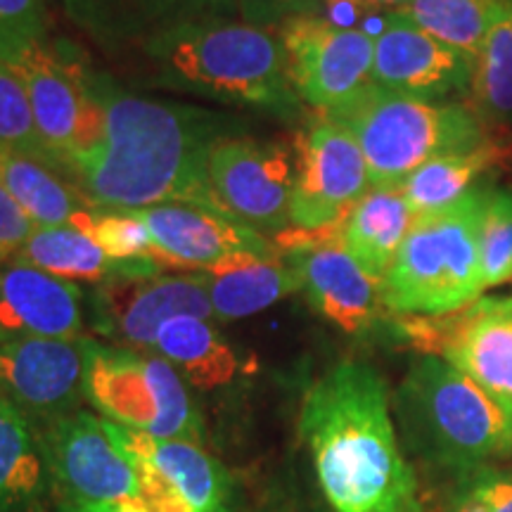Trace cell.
I'll list each match as a JSON object with an SVG mask.
<instances>
[{
  "label": "cell",
  "mask_w": 512,
  "mask_h": 512,
  "mask_svg": "<svg viewBox=\"0 0 512 512\" xmlns=\"http://www.w3.org/2000/svg\"><path fill=\"white\" fill-rule=\"evenodd\" d=\"M86 354V399L107 420L152 437L200 441V413L166 358L95 339H88Z\"/></svg>",
  "instance_id": "cell-7"
},
{
  "label": "cell",
  "mask_w": 512,
  "mask_h": 512,
  "mask_svg": "<svg viewBox=\"0 0 512 512\" xmlns=\"http://www.w3.org/2000/svg\"><path fill=\"white\" fill-rule=\"evenodd\" d=\"M297 166L283 145L242 133L221 138L209 157V185L219 207L261 235L292 228Z\"/></svg>",
  "instance_id": "cell-11"
},
{
  "label": "cell",
  "mask_w": 512,
  "mask_h": 512,
  "mask_svg": "<svg viewBox=\"0 0 512 512\" xmlns=\"http://www.w3.org/2000/svg\"><path fill=\"white\" fill-rule=\"evenodd\" d=\"M131 211L150 230L155 259L166 264L200 266L207 271L238 254H278L266 235L202 204L169 202Z\"/></svg>",
  "instance_id": "cell-16"
},
{
  "label": "cell",
  "mask_w": 512,
  "mask_h": 512,
  "mask_svg": "<svg viewBox=\"0 0 512 512\" xmlns=\"http://www.w3.org/2000/svg\"><path fill=\"white\" fill-rule=\"evenodd\" d=\"M91 91L100 105V131L72 157L67 178L93 209L190 202L223 211L209 185V157L221 138L240 133L238 119L140 98L107 81L91 83Z\"/></svg>",
  "instance_id": "cell-1"
},
{
  "label": "cell",
  "mask_w": 512,
  "mask_h": 512,
  "mask_svg": "<svg viewBox=\"0 0 512 512\" xmlns=\"http://www.w3.org/2000/svg\"><path fill=\"white\" fill-rule=\"evenodd\" d=\"M22 76L43 150L60 174L74 155L88 95V76L64 62L46 43H36L10 62Z\"/></svg>",
  "instance_id": "cell-19"
},
{
  "label": "cell",
  "mask_w": 512,
  "mask_h": 512,
  "mask_svg": "<svg viewBox=\"0 0 512 512\" xmlns=\"http://www.w3.org/2000/svg\"><path fill=\"white\" fill-rule=\"evenodd\" d=\"M413 221L401 188H370L344 223L342 245L363 271L384 280Z\"/></svg>",
  "instance_id": "cell-23"
},
{
  "label": "cell",
  "mask_w": 512,
  "mask_h": 512,
  "mask_svg": "<svg viewBox=\"0 0 512 512\" xmlns=\"http://www.w3.org/2000/svg\"><path fill=\"white\" fill-rule=\"evenodd\" d=\"M93 302L102 332L138 351H155L157 332L169 318H214L204 273L112 278Z\"/></svg>",
  "instance_id": "cell-15"
},
{
  "label": "cell",
  "mask_w": 512,
  "mask_h": 512,
  "mask_svg": "<svg viewBox=\"0 0 512 512\" xmlns=\"http://www.w3.org/2000/svg\"><path fill=\"white\" fill-rule=\"evenodd\" d=\"M207 3H216V5H230V3H238V0H207Z\"/></svg>",
  "instance_id": "cell-40"
},
{
  "label": "cell",
  "mask_w": 512,
  "mask_h": 512,
  "mask_svg": "<svg viewBox=\"0 0 512 512\" xmlns=\"http://www.w3.org/2000/svg\"><path fill=\"white\" fill-rule=\"evenodd\" d=\"M299 434L332 512H418L387 384L368 363L344 361L311 384Z\"/></svg>",
  "instance_id": "cell-2"
},
{
  "label": "cell",
  "mask_w": 512,
  "mask_h": 512,
  "mask_svg": "<svg viewBox=\"0 0 512 512\" xmlns=\"http://www.w3.org/2000/svg\"><path fill=\"white\" fill-rule=\"evenodd\" d=\"M155 354L200 389L226 387L240 373V358L219 335V330L200 316H174L159 328Z\"/></svg>",
  "instance_id": "cell-25"
},
{
  "label": "cell",
  "mask_w": 512,
  "mask_h": 512,
  "mask_svg": "<svg viewBox=\"0 0 512 512\" xmlns=\"http://www.w3.org/2000/svg\"><path fill=\"white\" fill-rule=\"evenodd\" d=\"M41 446L64 501L140 508V470L114 432V422L76 411L43 427Z\"/></svg>",
  "instance_id": "cell-8"
},
{
  "label": "cell",
  "mask_w": 512,
  "mask_h": 512,
  "mask_svg": "<svg viewBox=\"0 0 512 512\" xmlns=\"http://www.w3.org/2000/svg\"><path fill=\"white\" fill-rule=\"evenodd\" d=\"M491 157L482 150L463 155H441L425 162L403 181L399 188L415 216L446 209L465 197L482 183L486 171H491Z\"/></svg>",
  "instance_id": "cell-28"
},
{
  "label": "cell",
  "mask_w": 512,
  "mask_h": 512,
  "mask_svg": "<svg viewBox=\"0 0 512 512\" xmlns=\"http://www.w3.org/2000/svg\"><path fill=\"white\" fill-rule=\"evenodd\" d=\"M31 233H34V223L29 221L8 188L0 183V261L17 254Z\"/></svg>",
  "instance_id": "cell-36"
},
{
  "label": "cell",
  "mask_w": 512,
  "mask_h": 512,
  "mask_svg": "<svg viewBox=\"0 0 512 512\" xmlns=\"http://www.w3.org/2000/svg\"><path fill=\"white\" fill-rule=\"evenodd\" d=\"M150 55L166 86L204 98L292 114L299 95L280 36L249 22L202 19L164 29Z\"/></svg>",
  "instance_id": "cell-3"
},
{
  "label": "cell",
  "mask_w": 512,
  "mask_h": 512,
  "mask_svg": "<svg viewBox=\"0 0 512 512\" xmlns=\"http://www.w3.org/2000/svg\"><path fill=\"white\" fill-rule=\"evenodd\" d=\"M399 332L512 406V297L477 299L446 316H399Z\"/></svg>",
  "instance_id": "cell-9"
},
{
  "label": "cell",
  "mask_w": 512,
  "mask_h": 512,
  "mask_svg": "<svg viewBox=\"0 0 512 512\" xmlns=\"http://www.w3.org/2000/svg\"><path fill=\"white\" fill-rule=\"evenodd\" d=\"M470 93L475 112L489 126L512 121V0H498L494 17L472 62Z\"/></svg>",
  "instance_id": "cell-27"
},
{
  "label": "cell",
  "mask_w": 512,
  "mask_h": 512,
  "mask_svg": "<svg viewBox=\"0 0 512 512\" xmlns=\"http://www.w3.org/2000/svg\"><path fill=\"white\" fill-rule=\"evenodd\" d=\"M368 190V164L354 133L342 121L320 112L299 138L292 226L302 230L342 228Z\"/></svg>",
  "instance_id": "cell-12"
},
{
  "label": "cell",
  "mask_w": 512,
  "mask_h": 512,
  "mask_svg": "<svg viewBox=\"0 0 512 512\" xmlns=\"http://www.w3.org/2000/svg\"><path fill=\"white\" fill-rule=\"evenodd\" d=\"M50 479L34 422L0 394V512H34Z\"/></svg>",
  "instance_id": "cell-24"
},
{
  "label": "cell",
  "mask_w": 512,
  "mask_h": 512,
  "mask_svg": "<svg viewBox=\"0 0 512 512\" xmlns=\"http://www.w3.org/2000/svg\"><path fill=\"white\" fill-rule=\"evenodd\" d=\"M202 273L214 318L219 320L249 318L302 290L299 273L283 254H238Z\"/></svg>",
  "instance_id": "cell-21"
},
{
  "label": "cell",
  "mask_w": 512,
  "mask_h": 512,
  "mask_svg": "<svg viewBox=\"0 0 512 512\" xmlns=\"http://www.w3.org/2000/svg\"><path fill=\"white\" fill-rule=\"evenodd\" d=\"M81 332L79 287L19 259L0 261V342L17 337L76 339Z\"/></svg>",
  "instance_id": "cell-20"
},
{
  "label": "cell",
  "mask_w": 512,
  "mask_h": 512,
  "mask_svg": "<svg viewBox=\"0 0 512 512\" xmlns=\"http://www.w3.org/2000/svg\"><path fill=\"white\" fill-rule=\"evenodd\" d=\"M24 264L41 268L62 280H112L155 275V261H117L79 228H34L15 254Z\"/></svg>",
  "instance_id": "cell-22"
},
{
  "label": "cell",
  "mask_w": 512,
  "mask_h": 512,
  "mask_svg": "<svg viewBox=\"0 0 512 512\" xmlns=\"http://www.w3.org/2000/svg\"><path fill=\"white\" fill-rule=\"evenodd\" d=\"M482 285L498 287L512 280V190L491 188L479 223Z\"/></svg>",
  "instance_id": "cell-32"
},
{
  "label": "cell",
  "mask_w": 512,
  "mask_h": 512,
  "mask_svg": "<svg viewBox=\"0 0 512 512\" xmlns=\"http://www.w3.org/2000/svg\"><path fill=\"white\" fill-rule=\"evenodd\" d=\"M408 444L420 458L465 472L512 458V406L441 356H420L396 392Z\"/></svg>",
  "instance_id": "cell-4"
},
{
  "label": "cell",
  "mask_w": 512,
  "mask_h": 512,
  "mask_svg": "<svg viewBox=\"0 0 512 512\" xmlns=\"http://www.w3.org/2000/svg\"><path fill=\"white\" fill-rule=\"evenodd\" d=\"M290 79L299 98L330 114L373 86L375 36L325 17H294L280 27Z\"/></svg>",
  "instance_id": "cell-10"
},
{
  "label": "cell",
  "mask_w": 512,
  "mask_h": 512,
  "mask_svg": "<svg viewBox=\"0 0 512 512\" xmlns=\"http://www.w3.org/2000/svg\"><path fill=\"white\" fill-rule=\"evenodd\" d=\"M496 3L498 0H411L396 12L475 62Z\"/></svg>",
  "instance_id": "cell-29"
},
{
  "label": "cell",
  "mask_w": 512,
  "mask_h": 512,
  "mask_svg": "<svg viewBox=\"0 0 512 512\" xmlns=\"http://www.w3.org/2000/svg\"><path fill=\"white\" fill-rule=\"evenodd\" d=\"M46 5L43 0H0V57L15 62L24 50L43 43Z\"/></svg>",
  "instance_id": "cell-34"
},
{
  "label": "cell",
  "mask_w": 512,
  "mask_h": 512,
  "mask_svg": "<svg viewBox=\"0 0 512 512\" xmlns=\"http://www.w3.org/2000/svg\"><path fill=\"white\" fill-rule=\"evenodd\" d=\"M114 432L140 470L138 512H230L226 470L197 441L152 437L117 422Z\"/></svg>",
  "instance_id": "cell-13"
},
{
  "label": "cell",
  "mask_w": 512,
  "mask_h": 512,
  "mask_svg": "<svg viewBox=\"0 0 512 512\" xmlns=\"http://www.w3.org/2000/svg\"><path fill=\"white\" fill-rule=\"evenodd\" d=\"M0 150L19 152V155L50 164L41 138H38L34 112H31L22 76L3 57H0Z\"/></svg>",
  "instance_id": "cell-31"
},
{
  "label": "cell",
  "mask_w": 512,
  "mask_h": 512,
  "mask_svg": "<svg viewBox=\"0 0 512 512\" xmlns=\"http://www.w3.org/2000/svg\"><path fill=\"white\" fill-rule=\"evenodd\" d=\"M242 17L254 27H283L294 17L318 15L323 0H238Z\"/></svg>",
  "instance_id": "cell-35"
},
{
  "label": "cell",
  "mask_w": 512,
  "mask_h": 512,
  "mask_svg": "<svg viewBox=\"0 0 512 512\" xmlns=\"http://www.w3.org/2000/svg\"><path fill=\"white\" fill-rule=\"evenodd\" d=\"M55 512H138L128 508H117V505H83L74 501H62Z\"/></svg>",
  "instance_id": "cell-39"
},
{
  "label": "cell",
  "mask_w": 512,
  "mask_h": 512,
  "mask_svg": "<svg viewBox=\"0 0 512 512\" xmlns=\"http://www.w3.org/2000/svg\"><path fill=\"white\" fill-rule=\"evenodd\" d=\"M330 117L342 121L361 145L370 188H399L430 159L482 150L489 136L470 107L384 91L375 83Z\"/></svg>",
  "instance_id": "cell-6"
},
{
  "label": "cell",
  "mask_w": 512,
  "mask_h": 512,
  "mask_svg": "<svg viewBox=\"0 0 512 512\" xmlns=\"http://www.w3.org/2000/svg\"><path fill=\"white\" fill-rule=\"evenodd\" d=\"M86 337H17L0 342V389L31 422L72 415L86 399Z\"/></svg>",
  "instance_id": "cell-14"
},
{
  "label": "cell",
  "mask_w": 512,
  "mask_h": 512,
  "mask_svg": "<svg viewBox=\"0 0 512 512\" xmlns=\"http://www.w3.org/2000/svg\"><path fill=\"white\" fill-rule=\"evenodd\" d=\"M486 152H489L494 169H503L512 174V124L489 126Z\"/></svg>",
  "instance_id": "cell-37"
},
{
  "label": "cell",
  "mask_w": 512,
  "mask_h": 512,
  "mask_svg": "<svg viewBox=\"0 0 512 512\" xmlns=\"http://www.w3.org/2000/svg\"><path fill=\"white\" fill-rule=\"evenodd\" d=\"M472 62L415 27L399 12H389L375 38L373 83L403 95L439 100L470 88Z\"/></svg>",
  "instance_id": "cell-17"
},
{
  "label": "cell",
  "mask_w": 512,
  "mask_h": 512,
  "mask_svg": "<svg viewBox=\"0 0 512 512\" xmlns=\"http://www.w3.org/2000/svg\"><path fill=\"white\" fill-rule=\"evenodd\" d=\"M489 190L479 183L451 207L415 216L382 280L389 313L446 316L482 297L479 223Z\"/></svg>",
  "instance_id": "cell-5"
},
{
  "label": "cell",
  "mask_w": 512,
  "mask_h": 512,
  "mask_svg": "<svg viewBox=\"0 0 512 512\" xmlns=\"http://www.w3.org/2000/svg\"><path fill=\"white\" fill-rule=\"evenodd\" d=\"M448 512H512V470L484 465L460 475Z\"/></svg>",
  "instance_id": "cell-33"
},
{
  "label": "cell",
  "mask_w": 512,
  "mask_h": 512,
  "mask_svg": "<svg viewBox=\"0 0 512 512\" xmlns=\"http://www.w3.org/2000/svg\"><path fill=\"white\" fill-rule=\"evenodd\" d=\"M0 394H3V392H0Z\"/></svg>",
  "instance_id": "cell-41"
},
{
  "label": "cell",
  "mask_w": 512,
  "mask_h": 512,
  "mask_svg": "<svg viewBox=\"0 0 512 512\" xmlns=\"http://www.w3.org/2000/svg\"><path fill=\"white\" fill-rule=\"evenodd\" d=\"M361 12H396L411 0H351Z\"/></svg>",
  "instance_id": "cell-38"
},
{
  "label": "cell",
  "mask_w": 512,
  "mask_h": 512,
  "mask_svg": "<svg viewBox=\"0 0 512 512\" xmlns=\"http://www.w3.org/2000/svg\"><path fill=\"white\" fill-rule=\"evenodd\" d=\"M72 228H79L88 238H93L117 261H155V245L150 230L133 211L114 209H86L76 216Z\"/></svg>",
  "instance_id": "cell-30"
},
{
  "label": "cell",
  "mask_w": 512,
  "mask_h": 512,
  "mask_svg": "<svg viewBox=\"0 0 512 512\" xmlns=\"http://www.w3.org/2000/svg\"><path fill=\"white\" fill-rule=\"evenodd\" d=\"M302 280L313 309L347 335L373 330L387 313L382 280L366 273L342 240L283 254Z\"/></svg>",
  "instance_id": "cell-18"
},
{
  "label": "cell",
  "mask_w": 512,
  "mask_h": 512,
  "mask_svg": "<svg viewBox=\"0 0 512 512\" xmlns=\"http://www.w3.org/2000/svg\"><path fill=\"white\" fill-rule=\"evenodd\" d=\"M0 183L15 197L34 228L72 226L81 211L93 209L55 166L19 152L0 150Z\"/></svg>",
  "instance_id": "cell-26"
}]
</instances>
